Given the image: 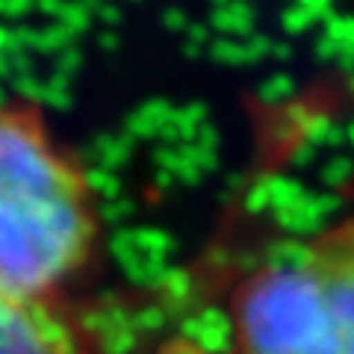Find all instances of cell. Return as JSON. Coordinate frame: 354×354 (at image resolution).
I'll return each instance as SVG.
<instances>
[{"label":"cell","mask_w":354,"mask_h":354,"mask_svg":"<svg viewBox=\"0 0 354 354\" xmlns=\"http://www.w3.org/2000/svg\"><path fill=\"white\" fill-rule=\"evenodd\" d=\"M227 339L230 354H354V216L242 274Z\"/></svg>","instance_id":"2"},{"label":"cell","mask_w":354,"mask_h":354,"mask_svg":"<svg viewBox=\"0 0 354 354\" xmlns=\"http://www.w3.org/2000/svg\"><path fill=\"white\" fill-rule=\"evenodd\" d=\"M0 354H97L65 301L0 298Z\"/></svg>","instance_id":"3"},{"label":"cell","mask_w":354,"mask_h":354,"mask_svg":"<svg viewBox=\"0 0 354 354\" xmlns=\"http://www.w3.org/2000/svg\"><path fill=\"white\" fill-rule=\"evenodd\" d=\"M101 245L83 160L30 101H0V298L65 301Z\"/></svg>","instance_id":"1"}]
</instances>
